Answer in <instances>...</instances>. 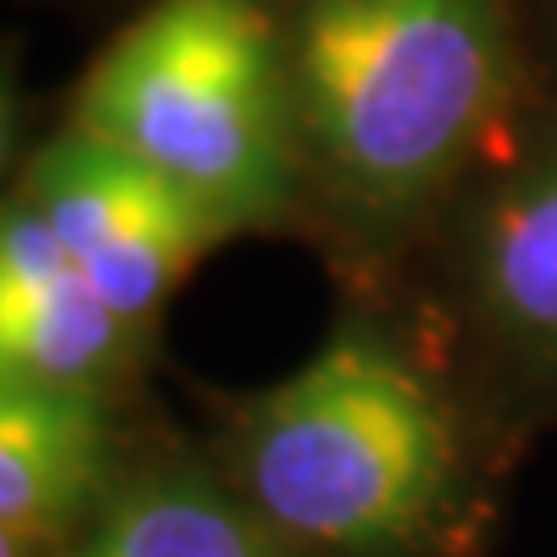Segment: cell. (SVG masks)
Segmentation results:
<instances>
[{"mask_svg":"<svg viewBox=\"0 0 557 557\" xmlns=\"http://www.w3.org/2000/svg\"><path fill=\"white\" fill-rule=\"evenodd\" d=\"M209 460L307 557H474L497 520L465 399L368 307L302 368L228 399Z\"/></svg>","mask_w":557,"mask_h":557,"instance_id":"1","label":"cell"},{"mask_svg":"<svg viewBox=\"0 0 557 557\" xmlns=\"http://www.w3.org/2000/svg\"><path fill=\"white\" fill-rule=\"evenodd\" d=\"M307 214L381 265L465 200L511 131V0H288L278 10Z\"/></svg>","mask_w":557,"mask_h":557,"instance_id":"2","label":"cell"},{"mask_svg":"<svg viewBox=\"0 0 557 557\" xmlns=\"http://www.w3.org/2000/svg\"><path fill=\"white\" fill-rule=\"evenodd\" d=\"M70 126L182 186L228 237L307 214V172L270 0H153L89 65Z\"/></svg>","mask_w":557,"mask_h":557,"instance_id":"3","label":"cell"},{"mask_svg":"<svg viewBox=\"0 0 557 557\" xmlns=\"http://www.w3.org/2000/svg\"><path fill=\"white\" fill-rule=\"evenodd\" d=\"M20 196L47 219L98 298L145 344L159 335L182 278L228 242L163 172L70 121L24 163Z\"/></svg>","mask_w":557,"mask_h":557,"instance_id":"4","label":"cell"},{"mask_svg":"<svg viewBox=\"0 0 557 557\" xmlns=\"http://www.w3.org/2000/svg\"><path fill=\"white\" fill-rule=\"evenodd\" d=\"M450 219L469 339L516 405L557 418V126L502 153Z\"/></svg>","mask_w":557,"mask_h":557,"instance_id":"5","label":"cell"},{"mask_svg":"<svg viewBox=\"0 0 557 557\" xmlns=\"http://www.w3.org/2000/svg\"><path fill=\"white\" fill-rule=\"evenodd\" d=\"M149 348L98 298L20 186L0 196V381L121 405Z\"/></svg>","mask_w":557,"mask_h":557,"instance_id":"6","label":"cell"},{"mask_svg":"<svg viewBox=\"0 0 557 557\" xmlns=\"http://www.w3.org/2000/svg\"><path fill=\"white\" fill-rule=\"evenodd\" d=\"M116 399L0 381V530L65 548L126 469Z\"/></svg>","mask_w":557,"mask_h":557,"instance_id":"7","label":"cell"},{"mask_svg":"<svg viewBox=\"0 0 557 557\" xmlns=\"http://www.w3.org/2000/svg\"><path fill=\"white\" fill-rule=\"evenodd\" d=\"M61 557H307L260 516L219 465L190 450L126 465L98 516Z\"/></svg>","mask_w":557,"mask_h":557,"instance_id":"8","label":"cell"},{"mask_svg":"<svg viewBox=\"0 0 557 557\" xmlns=\"http://www.w3.org/2000/svg\"><path fill=\"white\" fill-rule=\"evenodd\" d=\"M14 135H20V75H14V57L0 47V177L14 159Z\"/></svg>","mask_w":557,"mask_h":557,"instance_id":"9","label":"cell"},{"mask_svg":"<svg viewBox=\"0 0 557 557\" xmlns=\"http://www.w3.org/2000/svg\"><path fill=\"white\" fill-rule=\"evenodd\" d=\"M65 548H51V544H38V539H20L10 530H0V557H61Z\"/></svg>","mask_w":557,"mask_h":557,"instance_id":"10","label":"cell"}]
</instances>
